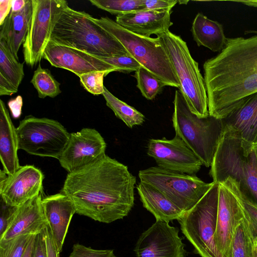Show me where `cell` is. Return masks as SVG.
Listing matches in <instances>:
<instances>
[{
  "instance_id": "cell-42",
  "label": "cell",
  "mask_w": 257,
  "mask_h": 257,
  "mask_svg": "<svg viewBox=\"0 0 257 257\" xmlns=\"http://www.w3.org/2000/svg\"><path fill=\"white\" fill-rule=\"evenodd\" d=\"M17 88L10 81L0 74V95H12L18 92Z\"/></svg>"
},
{
  "instance_id": "cell-2",
  "label": "cell",
  "mask_w": 257,
  "mask_h": 257,
  "mask_svg": "<svg viewBox=\"0 0 257 257\" xmlns=\"http://www.w3.org/2000/svg\"><path fill=\"white\" fill-rule=\"evenodd\" d=\"M203 69L209 114L222 118L257 92V35L227 38L224 48Z\"/></svg>"
},
{
  "instance_id": "cell-32",
  "label": "cell",
  "mask_w": 257,
  "mask_h": 257,
  "mask_svg": "<svg viewBox=\"0 0 257 257\" xmlns=\"http://www.w3.org/2000/svg\"><path fill=\"white\" fill-rule=\"evenodd\" d=\"M221 184L227 187L236 197L249 222L254 239L257 238V206L241 193L235 181L231 178L228 177Z\"/></svg>"
},
{
  "instance_id": "cell-48",
  "label": "cell",
  "mask_w": 257,
  "mask_h": 257,
  "mask_svg": "<svg viewBox=\"0 0 257 257\" xmlns=\"http://www.w3.org/2000/svg\"><path fill=\"white\" fill-rule=\"evenodd\" d=\"M255 34L257 35V30H246L244 31V34Z\"/></svg>"
},
{
  "instance_id": "cell-14",
  "label": "cell",
  "mask_w": 257,
  "mask_h": 257,
  "mask_svg": "<svg viewBox=\"0 0 257 257\" xmlns=\"http://www.w3.org/2000/svg\"><path fill=\"white\" fill-rule=\"evenodd\" d=\"M184 247L178 228L156 221L141 234L134 250L135 257H186Z\"/></svg>"
},
{
  "instance_id": "cell-33",
  "label": "cell",
  "mask_w": 257,
  "mask_h": 257,
  "mask_svg": "<svg viewBox=\"0 0 257 257\" xmlns=\"http://www.w3.org/2000/svg\"><path fill=\"white\" fill-rule=\"evenodd\" d=\"M34 235H22L0 244V257H22Z\"/></svg>"
},
{
  "instance_id": "cell-41",
  "label": "cell",
  "mask_w": 257,
  "mask_h": 257,
  "mask_svg": "<svg viewBox=\"0 0 257 257\" xmlns=\"http://www.w3.org/2000/svg\"><path fill=\"white\" fill-rule=\"evenodd\" d=\"M45 240L48 257H59L57 247L52 238L48 226L45 229Z\"/></svg>"
},
{
  "instance_id": "cell-21",
  "label": "cell",
  "mask_w": 257,
  "mask_h": 257,
  "mask_svg": "<svg viewBox=\"0 0 257 257\" xmlns=\"http://www.w3.org/2000/svg\"><path fill=\"white\" fill-rule=\"evenodd\" d=\"M224 131L252 144H257V92L221 118Z\"/></svg>"
},
{
  "instance_id": "cell-37",
  "label": "cell",
  "mask_w": 257,
  "mask_h": 257,
  "mask_svg": "<svg viewBox=\"0 0 257 257\" xmlns=\"http://www.w3.org/2000/svg\"><path fill=\"white\" fill-rule=\"evenodd\" d=\"M16 208L7 205L1 198L0 236L6 229Z\"/></svg>"
},
{
  "instance_id": "cell-50",
  "label": "cell",
  "mask_w": 257,
  "mask_h": 257,
  "mask_svg": "<svg viewBox=\"0 0 257 257\" xmlns=\"http://www.w3.org/2000/svg\"><path fill=\"white\" fill-rule=\"evenodd\" d=\"M256 239H257V238H256Z\"/></svg>"
},
{
  "instance_id": "cell-6",
  "label": "cell",
  "mask_w": 257,
  "mask_h": 257,
  "mask_svg": "<svg viewBox=\"0 0 257 257\" xmlns=\"http://www.w3.org/2000/svg\"><path fill=\"white\" fill-rule=\"evenodd\" d=\"M94 21L114 36L141 66L166 86L179 89L180 83L169 57L158 37L134 34L108 17Z\"/></svg>"
},
{
  "instance_id": "cell-17",
  "label": "cell",
  "mask_w": 257,
  "mask_h": 257,
  "mask_svg": "<svg viewBox=\"0 0 257 257\" xmlns=\"http://www.w3.org/2000/svg\"><path fill=\"white\" fill-rule=\"evenodd\" d=\"M44 179L41 170L34 166H21L0 187L1 198L8 205L18 207L42 192Z\"/></svg>"
},
{
  "instance_id": "cell-45",
  "label": "cell",
  "mask_w": 257,
  "mask_h": 257,
  "mask_svg": "<svg viewBox=\"0 0 257 257\" xmlns=\"http://www.w3.org/2000/svg\"><path fill=\"white\" fill-rule=\"evenodd\" d=\"M36 234L32 236L22 257H32Z\"/></svg>"
},
{
  "instance_id": "cell-13",
  "label": "cell",
  "mask_w": 257,
  "mask_h": 257,
  "mask_svg": "<svg viewBox=\"0 0 257 257\" xmlns=\"http://www.w3.org/2000/svg\"><path fill=\"white\" fill-rule=\"evenodd\" d=\"M147 154L161 168L189 175H195L203 165L195 153L176 135L171 140L165 138L150 139Z\"/></svg>"
},
{
  "instance_id": "cell-46",
  "label": "cell",
  "mask_w": 257,
  "mask_h": 257,
  "mask_svg": "<svg viewBox=\"0 0 257 257\" xmlns=\"http://www.w3.org/2000/svg\"><path fill=\"white\" fill-rule=\"evenodd\" d=\"M236 3H240L244 5L257 8V0L256 1H234Z\"/></svg>"
},
{
  "instance_id": "cell-7",
  "label": "cell",
  "mask_w": 257,
  "mask_h": 257,
  "mask_svg": "<svg viewBox=\"0 0 257 257\" xmlns=\"http://www.w3.org/2000/svg\"><path fill=\"white\" fill-rule=\"evenodd\" d=\"M157 37L169 57L180 83L179 89L191 111L199 117L207 116L209 114L204 79L186 43L170 31Z\"/></svg>"
},
{
  "instance_id": "cell-11",
  "label": "cell",
  "mask_w": 257,
  "mask_h": 257,
  "mask_svg": "<svg viewBox=\"0 0 257 257\" xmlns=\"http://www.w3.org/2000/svg\"><path fill=\"white\" fill-rule=\"evenodd\" d=\"M32 1V14L23 51L25 62L33 68L43 58L54 22L68 3L65 0Z\"/></svg>"
},
{
  "instance_id": "cell-29",
  "label": "cell",
  "mask_w": 257,
  "mask_h": 257,
  "mask_svg": "<svg viewBox=\"0 0 257 257\" xmlns=\"http://www.w3.org/2000/svg\"><path fill=\"white\" fill-rule=\"evenodd\" d=\"M31 83L41 98H54L61 92L60 83L54 78L49 69L43 68L40 64L34 71Z\"/></svg>"
},
{
  "instance_id": "cell-16",
  "label": "cell",
  "mask_w": 257,
  "mask_h": 257,
  "mask_svg": "<svg viewBox=\"0 0 257 257\" xmlns=\"http://www.w3.org/2000/svg\"><path fill=\"white\" fill-rule=\"evenodd\" d=\"M43 58L52 66L69 70L78 77L91 72L117 71L115 67L96 56L51 41L45 48Z\"/></svg>"
},
{
  "instance_id": "cell-43",
  "label": "cell",
  "mask_w": 257,
  "mask_h": 257,
  "mask_svg": "<svg viewBox=\"0 0 257 257\" xmlns=\"http://www.w3.org/2000/svg\"><path fill=\"white\" fill-rule=\"evenodd\" d=\"M12 0L0 1V26H2L11 11Z\"/></svg>"
},
{
  "instance_id": "cell-34",
  "label": "cell",
  "mask_w": 257,
  "mask_h": 257,
  "mask_svg": "<svg viewBox=\"0 0 257 257\" xmlns=\"http://www.w3.org/2000/svg\"><path fill=\"white\" fill-rule=\"evenodd\" d=\"M109 72L94 71L79 76L81 85L88 92L93 95L102 94L104 91L103 78Z\"/></svg>"
},
{
  "instance_id": "cell-44",
  "label": "cell",
  "mask_w": 257,
  "mask_h": 257,
  "mask_svg": "<svg viewBox=\"0 0 257 257\" xmlns=\"http://www.w3.org/2000/svg\"><path fill=\"white\" fill-rule=\"evenodd\" d=\"M27 2V0H12L11 11L19 12L22 10Z\"/></svg>"
},
{
  "instance_id": "cell-35",
  "label": "cell",
  "mask_w": 257,
  "mask_h": 257,
  "mask_svg": "<svg viewBox=\"0 0 257 257\" xmlns=\"http://www.w3.org/2000/svg\"><path fill=\"white\" fill-rule=\"evenodd\" d=\"M117 69V71L130 73L136 71L141 65L130 55L112 57H97Z\"/></svg>"
},
{
  "instance_id": "cell-23",
  "label": "cell",
  "mask_w": 257,
  "mask_h": 257,
  "mask_svg": "<svg viewBox=\"0 0 257 257\" xmlns=\"http://www.w3.org/2000/svg\"><path fill=\"white\" fill-rule=\"evenodd\" d=\"M32 11V1L27 0L22 10L19 12L11 11L1 26L0 39L5 41L9 49L18 60V53L20 46L25 41Z\"/></svg>"
},
{
  "instance_id": "cell-30",
  "label": "cell",
  "mask_w": 257,
  "mask_h": 257,
  "mask_svg": "<svg viewBox=\"0 0 257 257\" xmlns=\"http://www.w3.org/2000/svg\"><path fill=\"white\" fill-rule=\"evenodd\" d=\"M144 0H89L98 9L117 16L144 10Z\"/></svg>"
},
{
  "instance_id": "cell-24",
  "label": "cell",
  "mask_w": 257,
  "mask_h": 257,
  "mask_svg": "<svg viewBox=\"0 0 257 257\" xmlns=\"http://www.w3.org/2000/svg\"><path fill=\"white\" fill-rule=\"evenodd\" d=\"M136 188L144 207L154 216L156 221L169 223L178 220L184 213L152 186L140 181Z\"/></svg>"
},
{
  "instance_id": "cell-22",
  "label": "cell",
  "mask_w": 257,
  "mask_h": 257,
  "mask_svg": "<svg viewBox=\"0 0 257 257\" xmlns=\"http://www.w3.org/2000/svg\"><path fill=\"white\" fill-rule=\"evenodd\" d=\"M19 142L16 131L4 102L0 100V159L3 171L14 174L21 167L18 156Z\"/></svg>"
},
{
  "instance_id": "cell-4",
  "label": "cell",
  "mask_w": 257,
  "mask_h": 257,
  "mask_svg": "<svg viewBox=\"0 0 257 257\" xmlns=\"http://www.w3.org/2000/svg\"><path fill=\"white\" fill-rule=\"evenodd\" d=\"M209 174L220 184L233 179L241 193L257 206V157L254 145L224 131Z\"/></svg>"
},
{
  "instance_id": "cell-15",
  "label": "cell",
  "mask_w": 257,
  "mask_h": 257,
  "mask_svg": "<svg viewBox=\"0 0 257 257\" xmlns=\"http://www.w3.org/2000/svg\"><path fill=\"white\" fill-rule=\"evenodd\" d=\"M245 217L243 210L233 193L219 184L216 226L214 240L223 257H231V244L235 229Z\"/></svg>"
},
{
  "instance_id": "cell-25",
  "label": "cell",
  "mask_w": 257,
  "mask_h": 257,
  "mask_svg": "<svg viewBox=\"0 0 257 257\" xmlns=\"http://www.w3.org/2000/svg\"><path fill=\"white\" fill-rule=\"evenodd\" d=\"M191 32L198 46H203L214 52L221 51L226 45L227 38L222 25L202 13H198L195 17Z\"/></svg>"
},
{
  "instance_id": "cell-49",
  "label": "cell",
  "mask_w": 257,
  "mask_h": 257,
  "mask_svg": "<svg viewBox=\"0 0 257 257\" xmlns=\"http://www.w3.org/2000/svg\"><path fill=\"white\" fill-rule=\"evenodd\" d=\"M254 148L255 150L256 155V157H257V144L254 145Z\"/></svg>"
},
{
  "instance_id": "cell-28",
  "label": "cell",
  "mask_w": 257,
  "mask_h": 257,
  "mask_svg": "<svg viewBox=\"0 0 257 257\" xmlns=\"http://www.w3.org/2000/svg\"><path fill=\"white\" fill-rule=\"evenodd\" d=\"M254 248V239L245 216L235 229L231 244V257H253Z\"/></svg>"
},
{
  "instance_id": "cell-26",
  "label": "cell",
  "mask_w": 257,
  "mask_h": 257,
  "mask_svg": "<svg viewBox=\"0 0 257 257\" xmlns=\"http://www.w3.org/2000/svg\"><path fill=\"white\" fill-rule=\"evenodd\" d=\"M102 95L106 101V105L128 127L132 128L135 125H141L145 121V116L142 113L117 98L105 86Z\"/></svg>"
},
{
  "instance_id": "cell-27",
  "label": "cell",
  "mask_w": 257,
  "mask_h": 257,
  "mask_svg": "<svg viewBox=\"0 0 257 257\" xmlns=\"http://www.w3.org/2000/svg\"><path fill=\"white\" fill-rule=\"evenodd\" d=\"M0 74L18 89L25 75L23 63L19 62L3 39H0Z\"/></svg>"
},
{
  "instance_id": "cell-18",
  "label": "cell",
  "mask_w": 257,
  "mask_h": 257,
  "mask_svg": "<svg viewBox=\"0 0 257 257\" xmlns=\"http://www.w3.org/2000/svg\"><path fill=\"white\" fill-rule=\"evenodd\" d=\"M42 193L17 207L5 232L0 236V244L22 235L36 234L48 226L42 205Z\"/></svg>"
},
{
  "instance_id": "cell-47",
  "label": "cell",
  "mask_w": 257,
  "mask_h": 257,
  "mask_svg": "<svg viewBox=\"0 0 257 257\" xmlns=\"http://www.w3.org/2000/svg\"><path fill=\"white\" fill-rule=\"evenodd\" d=\"M253 257H257V239H254V248Z\"/></svg>"
},
{
  "instance_id": "cell-20",
  "label": "cell",
  "mask_w": 257,
  "mask_h": 257,
  "mask_svg": "<svg viewBox=\"0 0 257 257\" xmlns=\"http://www.w3.org/2000/svg\"><path fill=\"white\" fill-rule=\"evenodd\" d=\"M172 10H140L117 16L115 22L134 34L146 37L157 36L168 31L173 23Z\"/></svg>"
},
{
  "instance_id": "cell-10",
  "label": "cell",
  "mask_w": 257,
  "mask_h": 257,
  "mask_svg": "<svg viewBox=\"0 0 257 257\" xmlns=\"http://www.w3.org/2000/svg\"><path fill=\"white\" fill-rule=\"evenodd\" d=\"M19 149L40 157L59 159L70 137L66 128L56 120L26 116L16 128Z\"/></svg>"
},
{
  "instance_id": "cell-12",
  "label": "cell",
  "mask_w": 257,
  "mask_h": 257,
  "mask_svg": "<svg viewBox=\"0 0 257 257\" xmlns=\"http://www.w3.org/2000/svg\"><path fill=\"white\" fill-rule=\"evenodd\" d=\"M106 144L95 129L85 127L70 133L68 142L58 160L68 173L76 171L103 157Z\"/></svg>"
},
{
  "instance_id": "cell-19",
  "label": "cell",
  "mask_w": 257,
  "mask_h": 257,
  "mask_svg": "<svg viewBox=\"0 0 257 257\" xmlns=\"http://www.w3.org/2000/svg\"><path fill=\"white\" fill-rule=\"evenodd\" d=\"M42 205L48 226L60 254L72 218L76 213L75 204L60 192L43 197Z\"/></svg>"
},
{
  "instance_id": "cell-38",
  "label": "cell",
  "mask_w": 257,
  "mask_h": 257,
  "mask_svg": "<svg viewBox=\"0 0 257 257\" xmlns=\"http://www.w3.org/2000/svg\"><path fill=\"white\" fill-rule=\"evenodd\" d=\"M45 228L36 235L32 257H48L45 240Z\"/></svg>"
},
{
  "instance_id": "cell-8",
  "label": "cell",
  "mask_w": 257,
  "mask_h": 257,
  "mask_svg": "<svg viewBox=\"0 0 257 257\" xmlns=\"http://www.w3.org/2000/svg\"><path fill=\"white\" fill-rule=\"evenodd\" d=\"M219 184H214L191 209L178 220L182 233L201 257H223L214 240L216 226Z\"/></svg>"
},
{
  "instance_id": "cell-5",
  "label": "cell",
  "mask_w": 257,
  "mask_h": 257,
  "mask_svg": "<svg viewBox=\"0 0 257 257\" xmlns=\"http://www.w3.org/2000/svg\"><path fill=\"white\" fill-rule=\"evenodd\" d=\"M173 126L176 135L195 153L206 167L211 166L224 132L221 118L209 114L199 117L189 109L180 90L173 101Z\"/></svg>"
},
{
  "instance_id": "cell-31",
  "label": "cell",
  "mask_w": 257,
  "mask_h": 257,
  "mask_svg": "<svg viewBox=\"0 0 257 257\" xmlns=\"http://www.w3.org/2000/svg\"><path fill=\"white\" fill-rule=\"evenodd\" d=\"M134 76L137 80V87L142 95L148 100L154 99L166 86L162 81L143 67L135 71Z\"/></svg>"
},
{
  "instance_id": "cell-9",
  "label": "cell",
  "mask_w": 257,
  "mask_h": 257,
  "mask_svg": "<svg viewBox=\"0 0 257 257\" xmlns=\"http://www.w3.org/2000/svg\"><path fill=\"white\" fill-rule=\"evenodd\" d=\"M140 181L162 193L184 212L193 207L214 184L206 183L195 175H189L151 167L140 170Z\"/></svg>"
},
{
  "instance_id": "cell-36",
  "label": "cell",
  "mask_w": 257,
  "mask_h": 257,
  "mask_svg": "<svg viewBox=\"0 0 257 257\" xmlns=\"http://www.w3.org/2000/svg\"><path fill=\"white\" fill-rule=\"evenodd\" d=\"M68 257H116L113 249H95L76 243Z\"/></svg>"
},
{
  "instance_id": "cell-3",
  "label": "cell",
  "mask_w": 257,
  "mask_h": 257,
  "mask_svg": "<svg viewBox=\"0 0 257 257\" xmlns=\"http://www.w3.org/2000/svg\"><path fill=\"white\" fill-rule=\"evenodd\" d=\"M50 41L84 51L96 57L130 55L111 34L83 11L66 4L56 19Z\"/></svg>"
},
{
  "instance_id": "cell-39",
  "label": "cell",
  "mask_w": 257,
  "mask_h": 257,
  "mask_svg": "<svg viewBox=\"0 0 257 257\" xmlns=\"http://www.w3.org/2000/svg\"><path fill=\"white\" fill-rule=\"evenodd\" d=\"M177 0H144V10H172Z\"/></svg>"
},
{
  "instance_id": "cell-40",
  "label": "cell",
  "mask_w": 257,
  "mask_h": 257,
  "mask_svg": "<svg viewBox=\"0 0 257 257\" xmlns=\"http://www.w3.org/2000/svg\"><path fill=\"white\" fill-rule=\"evenodd\" d=\"M8 105L13 118H19L22 114V107L23 105V99L21 95L10 99Z\"/></svg>"
},
{
  "instance_id": "cell-1",
  "label": "cell",
  "mask_w": 257,
  "mask_h": 257,
  "mask_svg": "<svg viewBox=\"0 0 257 257\" xmlns=\"http://www.w3.org/2000/svg\"><path fill=\"white\" fill-rule=\"evenodd\" d=\"M136 183L126 166L105 155L68 173L61 192L72 200L77 214L109 223L123 219L134 207Z\"/></svg>"
}]
</instances>
